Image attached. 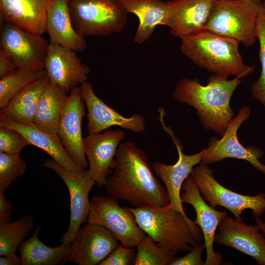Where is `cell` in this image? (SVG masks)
I'll return each instance as SVG.
<instances>
[{"instance_id": "cell-1", "label": "cell", "mask_w": 265, "mask_h": 265, "mask_svg": "<svg viewBox=\"0 0 265 265\" xmlns=\"http://www.w3.org/2000/svg\"><path fill=\"white\" fill-rule=\"evenodd\" d=\"M115 166L105 185L107 195L134 207L169 205L166 189L154 175L145 152L132 141L121 143Z\"/></svg>"}, {"instance_id": "cell-2", "label": "cell", "mask_w": 265, "mask_h": 265, "mask_svg": "<svg viewBox=\"0 0 265 265\" xmlns=\"http://www.w3.org/2000/svg\"><path fill=\"white\" fill-rule=\"evenodd\" d=\"M241 81L213 74L204 85L197 79L185 78L176 84L172 97L195 108L201 126L222 136L235 117L230 102Z\"/></svg>"}, {"instance_id": "cell-3", "label": "cell", "mask_w": 265, "mask_h": 265, "mask_svg": "<svg viewBox=\"0 0 265 265\" xmlns=\"http://www.w3.org/2000/svg\"><path fill=\"white\" fill-rule=\"evenodd\" d=\"M181 39L180 50L193 63L213 74L239 79L253 73L255 67L244 63L240 42L202 28Z\"/></svg>"}, {"instance_id": "cell-4", "label": "cell", "mask_w": 265, "mask_h": 265, "mask_svg": "<svg viewBox=\"0 0 265 265\" xmlns=\"http://www.w3.org/2000/svg\"><path fill=\"white\" fill-rule=\"evenodd\" d=\"M141 229L162 249L178 253L190 251L204 240L194 221L168 205L129 208Z\"/></svg>"}, {"instance_id": "cell-5", "label": "cell", "mask_w": 265, "mask_h": 265, "mask_svg": "<svg viewBox=\"0 0 265 265\" xmlns=\"http://www.w3.org/2000/svg\"><path fill=\"white\" fill-rule=\"evenodd\" d=\"M261 3L257 0H214L203 28L251 47L257 39L255 29Z\"/></svg>"}, {"instance_id": "cell-6", "label": "cell", "mask_w": 265, "mask_h": 265, "mask_svg": "<svg viewBox=\"0 0 265 265\" xmlns=\"http://www.w3.org/2000/svg\"><path fill=\"white\" fill-rule=\"evenodd\" d=\"M68 5L75 30L84 37L119 32L128 23L121 0H68Z\"/></svg>"}, {"instance_id": "cell-7", "label": "cell", "mask_w": 265, "mask_h": 265, "mask_svg": "<svg viewBox=\"0 0 265 265\" xmlns=\"http://www.w3.org/2000/svg\"><path fill=\"white\" fill-rule=\"evenodd\" d=\"M190 177L197 186L203 198L213 208L217 206L228 209L236 217H240L242 211H252L254 217L262 218L265 212V193H258L250 196L233 191L220 184L213 175L209 165L199 164L193 168Z\"/></svg>"}, {"instance_id": "cell-8", "label": "cell", "mask_w": 265, "mask_h": 265, "mask_svg": "<svg viewBox=\"0 0 265 265\" xmlns=\"http://www.w3.org/2000/svg\"><path fill=\"white\" fill-rule=\"evenodd\" d=\"M118 199L109 195H95L90 201L86 222L102 226L122 243L134 247L146 235L129 208L121 207Z\"/></svg>"}, {"instance_id": "cell-9", "label": "cell", "mask_w": 265, "mask_h": 265, "mask_svg": "<svg viewBox=\"0 0 265 265\" xmlns=\"http://www.w3.org/2000/svg\"><path fill=\"white\" fill-rule=\"evenodd\" d=\"M50 43L42 35L4 22L0 49L17 69L43 71Z\"/></svg>"}, {"instance_id": "cell-10", "label": "cell", "mask_w": 265, "mask_h": 265, "mask_svg": "<svg viewBox=\"0 0 265 265\" xmlns=\"http://www.w3.org/2000/svg\"><path fill=\"white\" fill-rule=\"evenodd\" d=\"M250 112V106L241 107L221 138H210L208 147L202 150L200 164L209 165L226 158H234L248 161L256 169L265 174V165L259 160L263 157V150L255 146L244 147L237 136L238 129L249 118Z\"/></svg>"}, {"instance_id": "cell-11", "label": "cell", "mask_w": 265, "mask_h": 265, "mask_svg": "<svg viewBox=\"0 0 265 265\" xmlns=\"http://www.w3.org/2000/svg\"><path fill=\"white\" fill-rule=\"evenodd\" d=\"M42 165L54 171L68 188L70 199V220L68 228L60 238V241L70 244L81 225L87 220L90 209L89 194L95 182L87 169L81 172L70 171L53 159H44Z\"/></svg>"}, {"instance_id": "cell-12", "label": "cell", "mask_w": 265, "mask_h": 265, "mask_svg": "<svg viewBox=\"0 0 265 265\" xmlns=\"http://www.w3.org/2000/svg\"><path fill=\"white\" fill-rule=\"evenodd\" d=\"M118 241L104 227L87 223L80 226L70 243L68 261L79 265H99L118 246Z\"/></svg>"}, {"instance_id": "cell-13", "label": "cell", "mask_w": 265, "mask_h": 265, "mask_svg": "<svg viewBox=\"0 0 265 265\" xmlns=\"http://www.w3.org/2000/svg\"><path fill=\"white\" fill-rule=\"evenodd\" d=\"M85 113V103L81 97L80 87L76 86L69 93L68 100L61 111L58 133L67 153L84 169L88 167L82 135V122Z\"/></svg>"}, {"instance_id": "cell-14", "label": "cell", "mask_w": 265, "mask_h": 265, "mask_svg": "<svg viewBox=\"0 0 265 265\" xmlns=\"http://www.w3.org/2000/svg\"><path fill=\"white\" fill-rule=\"evenodd\" d=\"M125 137L121 130H108L103 133L88 134L83 145L88 163L89 174L99 186H105L115 168L117 150Z\"/></svg>"}, {"instance_id": "cell-15", "label": "cell", "mask_w": 265, "mask_h": 265, "mask_svg": "<svg viewBox=\"0 0 265 265\" xmlns=\"http://www.w3.org/2000/svg\"><path fill=\"white\" fill-rule=\"evenodd\" d=\"M80 89L88 111V134L100 133L112 126H118L137 133H142L146 130L145 119L143 116L138 114L129 117L123 116L96 95L91 83L83 82Z\"/></svg>"}, {"instance_id": "cell-16", "label": "cell", "mask_w": 265, "mask_h": 265, "mask_svg": "<svg viewBox=\"0 0 265 265\" xmlns=\"http://www.w3.org/2000/svg\"><path fill=\"white\" fill-rule=\"evenodd\" d=\"M182 189L184 192L181 194V201L193 207L196 214L195 223L203 236L206 249L205 265H220L223 258L220 253L213 249L214 239L218 225L227 213L217 211L208 205L190 176L185 180Z\"/></svg>"}, {"instance_id": "cell-17", "label": "cell", "mask_w": 265, "mask_h": 265, "mask_svg": "<svg viewBox=\"0 0 265 265\" xmlns=\"http://www.w3.org/2000/svg\"><path fill=\"white\" fill-rule=\"evenodd\" d=\"M160 122L164 130L168 132L176 145L178 159L173 165L166 164L157 161L153 165V170L157 176L163 182L169 198V205L189 218L185 212L181 199V190L185 180L190 176L195 166L201 161L203 151L193 155H186L183 151V146L176 137L172 131L166 126L163 121V116H160Z\"/></svg>"}, {"instance_id": "cell-18", "label": "cell", "mask_w": 265, "mask_h": 265, "mask_svg": "<svg viewBox=\"0 0 265 265\" xmlns=\"http://www.w3.org/2000/svg\"><path fill=\"white\" fill-rule=\"evenodd\" d=\"M215 243L234 248L265 265V236L256 225H247L240 217L224 216L220 222Z\"/></svg>"}, {"instance_id": "cell-19", "label": "cell", "mask_w": 265, "mask_h": 265, "mask_svg": "<svg viewBox=\"0 0 265 265\" xmlns=\"http://www.w3.org/2000/svg\"><path fill=\"white\" fill-rule=\"evenodd\" d=\"M75 51L61 45L49 44L45 68L52 84L59 86L68 94L79 84L87 81L90 72L82 63Z\"/></svg>"}, {"instance_id": "cell-20", "label": "cell", "mask_w": 265, "mask_h": 265, "mask_svg": "<svg viewBox=\"0 0 265 265\" xmlns=\"http://www.w3.org/2000/svg\"><path fill=\"white\" fill-rule=\"evenodd\" d=\"M214 0L167 1L166 22L170 32L182 38L202 29L209 18Z\"/></svg>"}, {"instance_id": "cell-21", "label": "cell", "mask_w": 265, "mask_h": 265, "mask_svg": "<svg viewBox=\"0 0 265 265\" xmlns=\"http://www.w3.org/2000/svg\"><path fill=\"white\" fill-rule=\"evenodd\" d=\"M51 0H0L3 21L25 30L42 35L46 31Z\"/></svg>"}, {"instance_id": "cell-22", "label": "cell", "mask_w": 265, "mask_h": 265, "mask_svg": "<svg viewBox=\"0 0 265 265\" xmlns=\"http://www.w3.org/2000/svg\"><path fill=\"white\" fill-rule=\"evenodd\" d=\"M68 2V0H51L47 12L45 32L49 36V43L81 52L86 49V40L73 26Z\"/></svg>"}, {"instance_id": "cell-23", "label": "cell", "mask_w": 265, "mask_h": 265, "mask_svg": "<svg viewBox=\"0 0 265 265\" xmlns=\"http://www.w3.org/2000/svg\"><path fill=\"white\" fill-rule=\"evenodd\" d=\"M68 98L69 95L62 88L49 82L39 99L34 120L36 127L60 142L58 124Z\"/></svg>"}, {"instance_id": "cell-24", "label": "cell", "mask_w": 265, "mask_h": 265, "mask_svg": "<svg viewBox=\"0 0 265 265\" xmlns=\"http://www.w3.org/2000/svg\"><path fill=\"white\" fill-rule=\"evenodd\" d=\"M49 82L47 74L26 87L1 110L0 120L8 119L24 126L33 125L39 99Z\"/></svg>"}, {"instance_id": "cell-25", "label": "cell", "mask_w": 265, "mask_h": 265, "mask_svg": "<svg viewBox=\"0 0 265 265\" xmlns=\"http://www.w3.org/2000/svg\"><path fill=\"white\" fill-rule=\"evenodd\" d=\"M0 126L15 129L21 133L30 145L36 146L49 154L53 160L66 169L81 172L84 169L78 165L66 152L61 142L40 130L34 124L24 126L10 120H0Z\"/></svg>"}, {"instance_id": "cell-26", "label": "cell", "mask_w": 265, "mask_h": 265, "mask_svg": "<svg viewBox=\"0 0 265 265\" xmlns=\"http://www.w3.org/2000/svg\"><path fill=\"white\" fill-rule=\"evenodd\" d=\"M127 13L135 15L139 25L134 42L142 44L152 34L156 26L166 25L168 5L162 0H121Z\"/></svg>"}, {"instance_id": "cell-27", "label": "cell", "mask_w": 265, "mask_h": 265, "mask_svg": "<svg viewBox=\"0 0 265 265\" xmlns=\"http://www.w3.org/2000/svg\"><path fill=\"white\" fill-rule=\"evenodd\" d=\"M41 228L36 227L30 238L19 246L22 265H56L68 262L70 243H62L54 247L47 246L38 238Z\"/></svg>"}, {"instance_id": "cell-28", "label": "cell", "mask_w": 265, "mask_h": 265, "mask_svg": "<svg viewBox=\"0 0 265 265\" xmlns=\"http://www.w3.org/2000/svg\"><path fill=\"white\" fill-rule=\"evenodd\" d=\"M35 225L33 217L25 215L0 225V255L15 252Z\"/></svg>"}, {"instance_id": "cell-29", "label": "cell", "mask_w": 265, "mask_h": 265, "mask_svg": "<svg viewBox=\"0 0 265 265\" xmlns=\"http://www.w3.org/2000/svg\"><path fill=\"white\" fill-rule=\"evenodd\" d=\"M47 75L43 71L17 69L0 80V107L4 109L9 101L29 85Z\"/></svg>"}, {"instance_id": "cell-30", "label": "cell", "mask_w": 265, "mask_h": 265, "mask_svg": "<svg viewBox=\"0 0 265 265\" xmlns=\"http://www.w3.org/2000/svg\"><path fill=\"white\" fill-rule=\"evenodd\" d=\"M136 247L135 265H168L177 254L162 249L147 235Z\"/></svg>"}, {"instance_id": "cell-31", "label": "cell", "mask_w": 265, "mask_h": 265, "mask_svg": "<svg viewBox=\"0 0 265 265\" xmlns=\"http://www.w3.org/2000/svg\"><path fill=\"white\" fill-rule=\"evenodd\" d=\"M255 30L260 45L259 58L261 72L258 80L252 85L251 94L265 107V1L261 3Z\"/></svg>"}, {"instance_id": "cell-32", "label": "cell", "mask_w": 265, "mask_h": 265, "mask_svg": "<svg viewBox=\"0 0 265 265\" xmlns=\"http://www.w3.org/2000/svg\"><path fill=\"white\" fill-rule=\"evenodd\" d=\"M26 162L19 155L0 152V191L4 192L11 184L24 173Z\"/></svg>"}, {"instance_id": "cell-33", "label": "cell", "mask_w": 265, "mask_h": 265, "mask_svg": "<svg viewBox=\"0 0 265 265\" xmlns=\"http://www.w3.org/2000/svg\"><path fill=\"white\" fill-rule=\"evenodd\" d=\"M30 145L25 136L19 131L0 126V152L20 155L22 150Z\"/></svg>"}, {"instance_id": "cell-34", "label": "cell", "mask_w": 265, "mask_h": 265, "mask_svg": "<svg viewBox=\"0 0 265 265\" xmlns=\"http://www.w3.org/2000/svg\"><path fill=\"white\" fill-rule=\"evenodd\" d=\"M135 255L132 247L120 243L99 265H134Z\"/></svg>"}, {"instance_id": "cell-35", "label": "cell", "mask_w": 265, "mask_h": 265, "mask_svg": "<svg viewBox=\"0 0 265 265\" xmlns=\"http://www.w3.org/2000/svg\"><path fill=\"white\" fill-rule=\"evenodd\" d=\"M205 249L204 242L193 247L186 255L182 257H174L168 265H205V262L201 259Z\"/></svg>"}, {"instance_id": "cell-36", "label": "cell", "mask_w": 265, "mask_h": 265, "mask_svg": "<svg viewBox=\"0 0 265 265\" xmlns=\"http://www.w3.org/2000/svg\"><path fill=\"white\" fill-rule=\"evenodd\" d=\"M12 207L5 198L4 192L0 191V225L12 221Z\"/></svg>"}, {"instance_id": "cell-37", "label": "cell", "mask_w": 265, "mask_h": 265, "mask_svg": "<svg viewBox=\"0 0 265 265\" xmlns=\"http://www.w3.org/2000/svg\"><path fill=\"white\" fill-rule=\"evenodd\" d=\"M16 69L11 61L0 50V78L11 74Z\"/></svg>"}, {"instance_id": "cell-38", "label": "cell", "mask_w": 265, "mask_h": 265, "mask_svg": "<svg viewBox=\"0 0 265 265\" xmlns=\"http://www.w3.org/2000/svg\"><path fill=\"white\" fill-rule=\"evenodd\" d=\"M0 265H22V262L20 257L18 256L15 252H12L0 256Z\"/></svg>"}, {"instance_id": "cell-39", "label": "cell", "mask_w": 265, "mask_h": 265, "mask_svg": "<svg viewBox=\"0 0 265 265\" xmlns=\"http://www.w3.org/2000/svg\"><path fill=\"white\" fill-rule=\"evenodd\" d=\"M256 223V225L260 232H262L265 236V222L262 218L258 217H254Z\"/></svg>"}, {"instance_id": "cell-40", "label": "cell", "mask_w": 265, "mask_h": 265, "mask_svg": "<svg viewBox=\"0 0 265 265\" xmlns=\"http://www.w3.org/2000/svg\"><path fill=\"white\" fill-rule=\"evenodd\" d=\"M264 1H265V0H263Z\"/></svg>"}]
</instances>
